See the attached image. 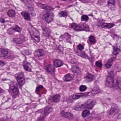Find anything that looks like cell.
I'll return each mask as SVG.
<instances>
[{
	"label": "cell",
	"instance_id": "1",
	"mask_svg": "<svg viewBox=\"0 0 121 121\" xmlns=\"http://www.w3.org/2000/svg\"><path fill=\"white\" fill-rule=\"evenodd\" d=\"M96 101L93 99H89L86 102L82 104L79 105L75 107V109L77 111H81L85 109H91L96 105Z\"/></svg>",
	"mask_w": 121,
	"mask_h": 121
},
{
	"label": "cell",
	"instance_id": "2",
	"mask_svg": "<svg viewBox=\"0 0 121 121\" xmlns=\"http://www.w3.org/2000/svg\"><path fill=\"white\" fill-rule=\"evenodd\" d=\"M71 26L76 31L85 30V31H88L90 30V28L89 26L86 24L77 25L76 23H74L72 24Z\"/></svg>",
	"mask_w": 121,
	"mask_h": 121
},
{
	"label": "cell",
	"instance_id": "3",
	"mask_svg": "<svg viewBox=\"0 0 121 121\" xmlns=\"http://www.w3.org/2000/svg\"><path fill=\"white\" fill-rule=\"evenodd\" d=\"M31 36L32 39L36 42L38 43L40 40V34L39 32L35 28H31V31H30Z\"/></svg>",
	"mask_w": 121,
	"mask_h": 121
},
{
	"label": "cell",
	"instance_id": "4",
	"mask_svg": "<svg viewBox=\"0 0 121 121\" xmlns=\"http://www.w3.org/2000/svg\"><path fill=\"white\" fill-rule=\"evenodd\" d=\"M15 78L20 86L22 87L25 83L24 74L22 72L18 73L15 75Z\"/></svg>",
	"mask_w": 121,
	"mask_h": 121
},
{
	"label": "cell",
	"instance_id": "5",
	"mask_svg": "<svg viewBox=\"0 0 121 121\" xmlns=\"http://www.w3.org/2000/svg\"><path fill=\"white\" fill-rule=\"evenodd\" d=\"M113 72H111L109 74L107 78L106 85L108 87H112L113 86Z\"/></svg>",
	"mask_w": 121,
	"mask_h": 121
},
{
	"label": "cell",
	"instance_id": "6",
	"mask_svg": "<svg viewBox=\"0 0 121 121\" xmlns=\"http://www.w3.org/2000/svg\"><path fill=\"white\" fill-rule=\"evenodd\" d=\"M91 94L90 92L86 93H77L74 94L72 95V98L73 99H77L83 97L87 96H90Z\"/></svg>",
	"mask_w": 121,
	"mask_h": 121
},
{
	"label": "cell",
	"instance_id": "7",
	"mask_svg": "<svg viewBox=\"0 0 121 121\" xmlns=\"http://www.w3.org/2000/svg\"><path fill=\"white\" fill-rule=\"evenodd\" d=\"M54 17V14L50 13H45L43 15V18L48 23H50L53 20Z\"/></svg>",
	"mask_w": 121,
	"mask_h": 121
},
{
	"label": "cell",
	"instance_id": "8",
	"mask_svg": "<svg viewBox=\"0 0 121 121\" xmlns=\"http://www.w3.org/2000/svg\"><path fill=\"white\" fill-rule=\"evenodd\" d=\"M10 91L11 93L12 96H16L19 93V90L16 85H12L10 88Z\"/></svg>",
	"mask_w": 121,
	"mask_h": 121
},
{
	"label": "cell",
	"instance_id": "9",
	"mask_svg": "<svg viewBox=\"0 0 121 121\" xmlns=\"http://www.w3.org/2000/svg\"><path fill=\"white\" fill-rule=\"evenodd\" d=\"M62 117L68 119H71L73 118V115L70 112H67L65 111H62L60 113Z\"/></svg>",
	"mask_w": 121,
	"mask_h": 121
},
{
	"label": "cell",
	"instance_id": "10",
	"mask_svg": "<svg viewBox=\"0 0 121 121\" xmlns=\"http://www.w3.org/2000/svg\"><path fill=\"white\" fill-rule=\"evenodd\" d=\"M37 5L38 7L40 8L45 9V10H53L54 9L53 8H52L51 6L48 5H45V4H42V3H37Z\"/></svg>",
	"mask_w": 121,
	"mask_h": 121
},
{
	"label": "cell",
	"instance_id": "11",
	"mask_svg": "<svg viewBox=\"0 0 121 121\" xmlns=\"http://www.w3.org/2000/svg\"><path fill=\"white\" fill-rule=\"evenodd\" d=\"M34 55L37 57H40L45 55V51L42 49H39L36 50L34 52Z\"/></svg>",
	"mask_w": 121,
	"mask_h": 121
},
{
	"label": "cell",
	"instance_id": "12",
	"mask_svg": "<svg viewBox=\"0 0 121 121\" xmlns=\"http://www.w3.org/2000/svg\"><path fill=\"white\" fill-rule=\"evenodd\" d=\"M23 68L25 69L28 72H31L32 70V66L30 63L26 61L25 62L23 63Z\"/></svg>",
	"mask_w": 121,
	"mask_h": 121
},
{
	"label": "cell",
	"instance_id": "13",
	"mask_svg": "<svg viewBox=\"0 0 121 121\" xmlns=\"http://www.w3.org/2000/svg\"><path fill=\"white\" fill-rule=\"evenodd\" d=\"M116 59L115 57H113V58H111L108 61L107 63H106L105 67L107 68H109L111 67L113 64V62Z\"/></svg>",
	"mask_w": 121,
	"mask_h": 121
},
{
	"label": "cell",
	"instance_id": "14",
	"mask_svg": "<svg viewBox=\"0 0 121 121\" xmlns=\"http://www.w3.org/2000/svg\"><path fill=\"white\" fill-rule=\"evenodd\" d=\"M119 111L118 108L117 106H114L111 108L110 111V114L114 115L118 113Z\"/></svg>",
	"mask_w": 121,
	"mask_h": 121
},
{
	"label": "cell",
	"instance_id": "15",
	"mask_svg": "<svg viewBox=\"0 0 121 121\" xmlns=\"http://www.w3.org/2000/svg\"><path fill=\"white\" fill-rule=\"evenodd\" d=\"M54 66L56 67H59L62 66L63 65V62L62 60H60L56 59L54 60Z\"/></svg>",
	"mask_w": 121,
	"mask_h": 121
},
{
	"label": "cell",
	"instance_id": "16",
	"mask_svg": "<svg viewBox=\"0 0 121 121\" xmlns=\"http://www.w3.org/2000/svg\"><path fill=\"white\" fill-rule=\"evenodd\" d=\"M8 51L6 49L1 48L0 51V56L1 57H5L8 54Z\"/></svg>",
	"mask_w": 121,
	"mask_h": 121
},
{
	"label": "cell",
	"instance_id": "17",
	"mask_svg": "<svg viewBox=\"0 0 121 121\" xmlns=\"http://www.w3.org/2000/svg\"><path fill=\"white\" fill-rule=\"evenodd\" d=\"M21 15L23 18L27 21L30 20V17L29 13L26 11H23L21 13Z\"/></svg>",
	"mask_w": 121,
	"mask_h": 121
},
{
	"label": "cell",
	"instance_id": "18",
	"mask_svg": "<svg viewBox=\"0 0 121 121\" xmlns=\"http://www.w3.org/2000/svg\"><path fill=\"white\" fill-rule=\"evenodd\" d=\"M60 96L59 95H56L53 97V101L55 103H58L60 101Z\"/></svg>",
	"mask_w": 121,
	"mask_h": 121
},
{
	"label": "cell",
	"instance_id": "19",
	"mask_svg": "<svg viewBox=\"0 0 121 121\" xmlns=\"http://www.w3.org/2000/svg\"><path fill=\"white\" fill-rule=\"evenodd\" d=\"M72 79H73V77L69 74H67L65 75L63 78L64 80V81H67V82L71 81V80H72Z\"/></svg>",
	"mask_w": 121,
	"mask_h": 121
},
{
	"label": "cell",
	"instance_id": "20",
	"mask_svg": "<svg viewBox=\"0 0 121 121\" xmlns=\"http://www.w3.org/2000/svg\"><path fill=\"white\" fill-rule=\"evenodd\" d=\"M7 14L9 17H13L15 16L16 13L14 10H10L8 11Z\"/></svg>",
	"mask_w": 121,
	"mask_h": 121
},
{
	"label": "cell",
	"instance_id": "21",
	"mask_svg": "<svg viewBox=\"0 0 121 121\" xmlns=\"http://www.w3.org/2000/svg\"><path fill=\"white\" fill-rule=\"evenodd\" d=\"M54 66H53L52 65H49L46 68L47 71L49 73L53 72L54 71Z\"/></svg>",
	"mask_w": 121,
	"mask_h": 121
},
{
	"label": "cell",
	"instance_id": "22",
	"mask_svg": "<svg viewBox=\"0 0 121 121\" xmlns=\"http://www.w3.org/2000/svg\"><path fill=\"white\" fill-rule=\"evenodd\" d=\"M50 30L49 28H43V33L45 36L48 37L50 34Z\"/></svg>",
	"mask_w": 121,
	"mask_h": 121
},
{
	"label": "cell",
	"instance_id": "23",
	"mask_svg": "<svg viewBox=\"0 0 121 121\" xmlns=\"http://www.w3.org/2000/svg\"><path fill=\"white\" fill-rule=\"evenodd\" d=\"M53 108L51 107H47L44 110V114L45 116L49 114L50 112H52V111Z\"/></svg>",
	"mask_w": 121,
	"mask_h": 121
},
{
	"label": "cell",
	"instance_id": "24",
	"mask_svg": "<svg viewBox=\"0 0 121 121\" xmlns=\"http://www.w3.org/2000/svg\"><path fill=\"white\" fill-rule=\"evenodd\" d=\"M90 114V111L87 109H85L83 111L82 113V116L83 118H85Z\"/></svg>",
	"mask_w": 121,
	"mask_h": 121
},
{
	"label": "cell",
	"instance_id": "25",
	"mask_svg": "<svg viewBox=\"0 0 121 121\" xmlns=\"http://www.w3.org/2000/svg\"><path fill=\"white\" fill-rule=\"evenodd\" d=\"M115 24L113 23H104L103 24V27L104 28H110L113 27L115 26Z\"/></svg>",
	"mask_w": 121,
	"mask_h": 121
},
{
	"label": "cell",
	"instance_id": "26",
	"mask_svg": "<svg viewBox=\"0 0 121 121\" xmlns=\"http://www.w3.org/2000/svg\"><path fill=\"white\" fill-rule=\"evenodd\" d=\"M72 72L74 73H79L80 72V70L79 68L76 66L72 67Z\"/></svg>",
	"mask_w": 121,
	"mask_h": 121
},
{
	"label": "cell",
	"instance_id": "27",
	"mask_svg": "<svg viewBox=\"0 0 121 121\" xmlns=\"http://www.w3.org/2000/svg\"><path fill=\"white\" fill-rule=\"evenodd\" d=\"M90 42L92 44H94L96 43V39H95V38L94 36H91L89 37Z\"/></svg>",
	"mask_w": 121,
	"mask_h": 121
},
{
	"label": "cell",
	"instance_id": "28",
	"mask_svg": "<svg viewBox=\"0 0 121 121\" xmlns=\"http://www.w3.org/2000/svg\"><path fill=\"white\" fill-rule=\"evenodd\" d=\"M117 82L118 87L121 90V77L120 76L118 77Z\"/></svg>",
	"mask_w": 121,
	"mask_h": 121
},
{
	"label": "cell",
	"instance_id": "29",
	"mask_svg": "<svg viewBox=\"0 0 121 121\" xmlns=\"http://www.w3.org/2000/svg\"><path fill=\"white\" fill-rule=\"evenodd\" d=\"M59 15L60 17H66L67 16V12L65 11H62L60 12L59 14Z\"/></svg>",
	"mask_w": 121,
	"mask_h": 121
},
{
	"label": "cell",
	"instance_id": "30",
	"mask_svg": "<svg viewBox=\"0 0 121 121\" xmlns=\"http://www.w3.org/2000/svg\"><path fill=\"white\" fill-rule=\"evenodd\" d=\"M13 29L15 31L18 32H20L21 30V28L19 27L18 26L16 25H15L13 26Z\"/></svg>",
	"mask_w": 121,
	"mask_h": 121
},
{
	"label": "cell",
	"instance_id": "31",
	"mask_svg": "<svg viewBox=\"0 0 121 121\" xmlns=\"http://www.w3.org/2000/svg\"><path fill=\"white\" fill-rule=\"evenodd\" d=\"M119 50L118 48L114 47V51L113 54L114 55H117L119 53Z\"/></svg>",
	"mask_w": 121,
	"mask_h": 121
},
{
	"label": "cell",
	"instance_id": "32",
	"mask_svg": "<svg viewBox=\"0 0 121 121\" xmlns=\"http://www.w3.org/2000/svg\"><path fill=\"white\" fill-rule=\"evenodd\" d=\"M28 9L29 10V12L31 13L32 15L34 16H35V11L33 10V8L32 7H28Z\"/></svg>",
	"mask_w": 121,
	"mask_h": 121
},
{
	"label": "cell",
	"instance_id": "33",
	"mask_svg": "<svg viewBox=\"0 0 121 121\" xmlns=\"http://www.w3.org/2000/svg\"><path fill=\"white\" fill-rule=\"evenodd\" d=\"M87 88V87L85 85H82L80 87V90L81 92L84 91H86Z\"/></svg>",
	"mask_w": 121,
	"mask_h": 121
},
{
	"label": "cell",
	"instance_id": "34",
	"mask_svg": "<svg viewBox=\"0 0 121 121\" xmlns=\"http://www.w3.org/2000/svg\"><path fill=\"white\" fill-rule=\"evenodd\" d=\"M89 18L87 16L84 15L81 17V20L82 21H87L89 20Z\"/></svg>",
	"mask_w": 121,
	"mask_h": 121
},
{
	"label": "cell",
	"instance_id": "35",
	"mask_svg": "<svg viewBox=\"0 0 121 121\" xmlns=\"http://www.w3.org/2000/svg\"><path fill=\"white\" fill-rule=\"evenodd\" d=\"M86 78H87V79H89V80H93V78H94V76H93L92 74H90V73H89V74L87 75L86 77Z\"/></svg>",
	"mask_w": 121,
	"mask_h": 121
},
{
	"label": "cell",
	"instance_id": "36",
	"mask_svg": "<svg viewBox=\"0 0 121 121\" xmlns=\"http://www.w3.org/2000/svg\"><path fill=\"white\" fill-rule=\"evenodd\" d=\"M108 4L114 5L116 4V1L115 0H108Z\"/></svg>",
	"mask_w": 121,
	"mask_h": 121
},
{
	"label": "cell",
	"instance_id": "37",
	"mask_svg": "<svg viewBox=\"0 0 121 121\" xmlns=\"http://www.w3.org/2000/svg\"><path fill=\"white\" fill-rule=\"evenodd\" d=\"M96 65L97 67H101L102 65V63L100 61H97L96 62Z\"/></svg>",
	"mask_w": 121,
	"mask_h": 121
},
{
	"label": "cell",
	"instance_id": "38",
	"mask_svg": "<svg viewBox=\"0 0 121 121\" xmlns=\"http://www.w3.org/2000/svg\"><path fill=\"white\" fill-rule=\"evenodd\" d=\"M77 49L80 50H82L84 49V47L83 45L81 44H79L77 46Z\"/></svg>",
	"mask_w": 121,
	"mask_h": 121
},
{
	"label": "cell",
	"instance_id": "39",
	"mask_svg": "<svg viewBox=\"0 0 121 121\" xmlns=\"http://www.w3.org/2000/svg\"><path fill=\"white\" fill-rule=\"evenodd\" d=\"M0 22L2 23H4L5 22V21L4 19V18H1Z\"/></svg>",
	"mask_w": 121,
	"mask_h": 121
},
{
	"label": "cell",
	"instance_id": "40",
	"mask_svg": "<svg viewBox=\"0 0 121 121\" xmlns=\"http://www.w3.org/2000/svg\"><path fill=\"white\" fill-rule=\"evenodd\" d=\"M4 65H5L4 63V62H2L1 60H0V66L1 67H2V66H4Z\"/></svg>",
	"mask_w": 121,
	"mask_h": 121
},
{
	"label": "cell",
	"instance_id": "41",
	"mask_svg": "<svg viewBox=\"0 0 121 121\" xmlns=\"http://www.w3.org/2000/svg\"><path fill=\"white\" fill-rule=\"evenodd\" d=\"M60 0L63 1H66L70 0L71 1L72 0Z\"/></svg>",
	"mask_w": 121,
	"mask_h": 121
}]
</instances>
